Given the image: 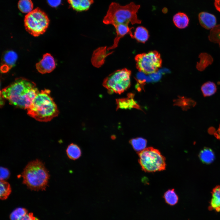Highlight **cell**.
<instances>
[{
  "label": "cell",
  "mask_w": 220,
  "mask_h": 220,
  "mask_svg": "<svg viewBox=\"0 0 220 220\" xmlns=\"http://www.w3.org/2000/svg\"><path fill=\"white\" fill-rule=\"evenodd\" d=\"M27 110L28 115L40 122L49 121L59 113L50 91L47 89L39 91Z\"/></svg>",
  "instance_id": "2"
},
{
  "label": "cell",
  "mask_w": 220,
  "mask_h": 220,
  "mask_svg": "<svg viewBox=\"0 0 220 220\" xmlns=\"http://www.w3.org/2000/svg\"><path fill=\"white\" fill-rule=\"evenodd\" d=\"M129 142L134 149L138 152L146 148L147 141L143 138H137L131 139Z\"/></svg>",
  "instance_id": "21"
},
{
  "label": "cell",
  "mask_w": 220,
  "mask_h": 220,
  "mask_svg": "<svg viewBox=\"0 0 220 220\" xmlns=\"http://www.w3.org/2000/svg\"><path fill=\"white\" fill-rule=\"evenodd\" d=\"M212 197L209 208L214 210L217 212L220 211V186H218L213 189L212 193Z\"/></svg>",
  "instance_id": "17"
},
{
  "label": "cell",
  "mask_w": 220,
  "mask_h": 220,
  "mask_svg": "<svg viewBox=\"0 0 220 220\" xmlns=\"http://www.w3.org/2000/svg\"><path fill=\"white\" fill-rule=\"evenodd\" d=\"M10 173L9 170L3 167H0V180H5L8 179L10 176Z\"/></svg>",
  "instance_id": "27"
},
{
  "label": "cell",
  "mask_w": 220,
  "mask_h": 220,
  "mask_svg": "<svg viewBox=\"0 0 220 220\" xmlns=\"http://www.w3.org/2000/svg\"><path fill=\"white\" fill-rule=\"evenodd\" d=\"M199 158L201 161L206 164H210L214 161L215 156L212 150L209 148H205L200 152Z\"/></svg>",
  "instance_id": "20"
},
{
  "label": "cell",
  "mask_w": 220,
  "mask_h": 220,
  "mask_svg": "<svg viewBox=\"0 0 220 220\" xmlns=\"http://www.w3.org/2000/svg\"><path fill=\"white\" fill-rule=\"evenodd\" d=\"M131 73L126 68L118 70L104 79L103 85L110 93L120 94L130 87Z\"/></svg>",
  "instance_id": "7"
},
{
  "label": "cell",
  "mask_w": 220,
  "mask_h": 220,
  "mask_svg": "<svg viewBox=\"0 0 220 220\" xmlns=\"http://www.w3.org/2000/svg\"><path fill=\"white\" fill-rule=\"evenodd\" d=\"M94 2V0H68L70 7L77 12L87 10Z\"/></svg>",
  "instance_id": "14"
},
{
  "label": "cell",
  "mask_w": 220,
  "mask_h": 220,
  "mask_svg": "<svg viewBox=\"0 0 220 220\" xmlns=\"http://www.w3.org/2000/svg\"><path fill=\"white\" fill-rule=\"evenodd\" d=\"M66 152L68 158L72 160L79 159L82 155V151L80 147L73 143H71L68 146Z\"/></svg>",
  "instance_id": "18"
},
{
  "label": "cell",
  "mask_w": 220,
  "mask_h": 220,
  "mask_svg": "<svg viewBox=\"0 0 220 220\" xmlns=\"http://www.w3.org/2000/svg\"><path fill=\"white\" fill-rule=\"evenodd\" d=\"M39 92L36 84L27 79H16L9 85L2 89V97L16 107L27 109Z\"/></svg>",
  "instance_id": "1"
},
{
  "label": "cell",
  "mask_w": 220,
  "mask_h": 220,
  "mask_svg": "<svg viewBox=\"0 0 220 220\" xmlns=\"http://www.w3.org/2000/svg\"><path fill=\"white\" fill-rule=\"evenodd\" d=\"M23 184L34 191L45 190L48 186L50 175L44 164L36 159L29 162L22 172Z\"/></svg>",
  "instance_id": "4"
},
{
  "label": "cell",
  "mask_w": 220,
  "mask_h": 220,
  "mask_svg": "<svg viewBox=\"0 0 220 220\" xmlns=\"http://www.w3.org/2000/svg\"><path fill=\"white\" fill-rule=\"evenodd\" d=\"M216 86L213 82H207L204 83L201 87V90L204 97L209 96L214 94L216 91Z\"/></svg>",
  "instance_id": "22"
},
{
  "label": "cell",
  "mask_w": 220,
  "mask_h": 220,
  "mask_svg": "<svg viewBox=\"0 0 220 220\" xmlns=\"http://www.w3.org/2000/svg\"><path fill=\"white\" fill-rule=\"evenodd\" d=\"M49 5L52 7H56L58 6L61 2V0H47Z\"/></svg>",
  "instance_id": "28"
},
{
  "label": "cell",
  "mask_w": 220,
  "mask_h": 220,
  "mask_svg": "<svg viewBox=\"0 0 220 220\" xmlns=\"http://www.w3.org/2000/svg\"><path fill=\"white\" fill-rule=\"evenodd\" d=\"M135 60L137 68L146 74L156 73L162 66L160 55L156 51L137 54L135 57Z\"/></svg>",
  "instance_id": "8"
},
{
  "label": "cell",
  "mask_w": 220,
  "mask_h": 220,
  "mask_svg": "<svg viewBox=\"0 0 220 220\" xmlns=\"http://www.w3.org/2000/svg\"><path fill=\"white\" fill-rule=\"evenodd\" d=\"M19 220H37L32 214H27Z\"/></svg>",
  "instance_id": "29"
},
{
  "label": "cell",
  "mask_w": 220,
  "mask_h": 220,
  "mask_svg": "<svg viewBox=\"0 0 220 220\" xmlns=\"http://www.w3.org/2000/svg\"><path fill=\"white\" fill-rule=\"evenodd\" d=\"M163 197L166 203L170 205L176 204L178 201V197L174 189H169L166 191Z\"/></svg>",
  "instance_id": "23"
},
{
  "label": "cell",
  "mask_w": 220,
  "mask_h": 220,
  "mask_svg": "<svg viewBox=\"0 0 220 220\" xmlns=\"http://www.w3.org/2000/svg\"><path fill=\"white\" fill-rule=\"evenodd\" d=\"M137 153L139 163L145 172H155L166 169L165 158L158 150L149 147Z\"/></svg>",
  "instance_id": "5"
},
{
  "label": "cell",
  "mask_w": 220,
  "mask_h": 220,
  "mask_svg": "<svg viewBox=\"0 0 220 220\" xmlns=\"http://www.w3.org/2000/svg\"><path fill=\"white\" fill-rule=\"evenodd\" d=\"M198 18L201 25L207 29L214 28L216 24V19L215 16L206 12L200 13L199 14Z\"/></svg>",
  "instance_id": "12"
},
{
  "label": "cell",
  "mask_w": 220,
  "mask_h": 220,
  "mask_svg": "<svg viewBox=\"0 0 220 220\" xmlns=\"http://www.w3.org/2000/svg\"><path fill=\"white\" fill-rule=\"evenodd\" d=\"M27 214L26 210L24 208L18 207L12 211L10 218L11 220H19Z\"/></svg>",
  "instance_id": "26"
},
{
  "label": "cell",
  "mask_w": 220,
  "mask_h": 220,
  "mask_svg": "<svg viewBox=\"0 0 220 220\" xmlns=\"http://www.w3.org/2000/svg\"><path fill=\"white\" fill-rule=\"evenodd\" d=\"M215 6L216 9L220 12V0H215Z\"/></svg>",
  "instance_id": "30"
},
{
  "label": "cell",
  "mask_w": 220,
  "mask_h": 220,
  "mask_svg": "<svg viewBox=\"0 0 220 220\" xmlns=\"http://www.w3.org/2000/svg\"><path fill=\"white\" fill-rule=\"evenodd\" d=\"M18 7L21 12L27 14L33 10V4L31 0H20Z\"/></svg>",
  "instance_id": "25"
},
{
  "label": "cell",
  "mask_w": 220,
  "mask_h": 220,
  "mask_svg": "<svg viewBox=\"0 0 220 220\" xmlns=\"http://www.w3.org/2000/svg\"><path fill=\"white\" fill-rule=\"evenodd\" d=\"M106 48H99L94 52L91 61L94 66L97 67L101 66L104 63L106 56L109 54L106 53Z\"/></svg>",
  "instance_id": "15"
},
{
  "label": "cell",
  "mask_w": 220,
  "mask_h": 220,
  "mask_svg": "<svg viewBox=\"0 0 220 220\" xmlns=\"http://www.w3.org/2000/svg\"><path fill=\"white\" fill-rule=\"evenodd\" d=\"M140 7L134 2L124 6L112 2L110 5L108 11L104 17L103 22L105 24L115 25L125 24H140L141 21L138 17L137 13Z\"/></svg>",
  "instance_id": "3"
},
{
  "label": "cell",
  "mask_w": 220,
  "mask_h": 220,
  "mask_svg": "<svg viewBox=\"0 0 220 220\" xmlns=\"http://www.w3.org/2000/svg\"><path fill=\"white\" fill-rule=\"evenodd\" d=\"M134 36V38L138 42L144 43L148 40L149 35L148 30L145 28L139 26L136 28Z\"/></svg>",
  "instance_id": "19"
},
{
  "label": "cell",
  "mask_w": 220,
  "mask_h": 220,
  "mask_svg": "<svg viewBox=\"0 0 220 220\" xmlns=\"http://www.w3.org/2000/svg\"><path fill=\"white\" fill-rule=\"evenodd\" d=\"M214 135L218 139L220 140V124L218 130L215 132Z\"/></svg>",
  "instance_id": "31"
},
{
  "label": "cell",
  "mask_w": 220,
  "mask_h": 220,
  "mask_svg": "<svg viewBox=\"0 0 220 220\" xmlns=\"http://www.w3.org/2000/svg\"><path fill=\"white\" fill-rule=\"evenodd\" d=\"M173 20L176 27L180 29H183L188 26L189 19L185 13L178 12L174 16Z\"/></svg>",
  "instance_id": "16"
},
{
  "label": "cell",
  "mask_w": 220,
  "mask_h": 220,
  "mask_svg": "<svg viewBox=\"0 0 220 220\" xmlns=\"http://www.w3.org/2000/svg\"><path fill=\"white\" fill-rule=\"evenodd\" d=\"M17 59V55L14 51L7 52L4 55L3 59L1 71L2 73L9 71L15 65Z\"/></svg>",
  "instance_id": "11"
},
{
  "label": "cell",
  "mask_w": 220,
  "mask_h": 220,
  "mask_svg": "<svg viewBox=\"0 0 220 220\" xmlns=\"http://www.w3.org/2000/svg\"><path fill=\"white\" fill-rule=\"evenodd\" d=\"M114 26L116 29V36L114 40L113 45L107 48L108 51L117 47L120 39L126 34H129L132 38H134V35L131 31L133 28H130L128 24H120L115 25Z\"/></svg>",
  "instance_id": "10"
},
{
  "label": "cell",
  "mask_w": 220,
  "mask_h": 220,
  "mask_svg": "<svg viewBox=\"0 0 220 220\" xmlns=\"http://www.w3.org/2000/svg\"><path fill=\"white\" fill-rule=\"evenodd\" d=\"M0 197L2 200L6 199L11 192V189L9 184L5 180H0Z\"/></svg>",
  "instance_id": "24"
},
{
  "label": "cell",
  "mask_w": 220,
  "mask_h": 220,
  "mask_svg": "<svg viewBox=\"0 0 220 220\" xmlns=\"http://www.w3.org/2000/svg\"><path fill=\"white\" fill-rule=\"evenodd\" d=\"M37 71L44 74L52 72L56 68L55 62L53 57L49 53L43 55L42 58L36 64Z\"/></svg>",
  "instance_id": "9"
},
{
  "label": "cell",
  "mask_w": 220,
  "mask_h": 220,
  "mask_svg": "<svg viewBox=\"0 0 220 220\" xmlns=\"http://www.w3.org/2000/svg\"><path fill=\"white\" fill-rule=\"evenodd\" d=\"M134 95L130 93L128 94L127 97L117 99L116 100L117 109H141L137 102L134 99Z\"/></svg>",
  "instance_id": "13"
},
{
  "label": "cell",
  "mask_w": 220,
  "mask_h": 220,
  "mask_svg": "<svg viewBox=\"0 0 220 220\" xmlns=\"http://www.w3.org/2000/svg\"><path fill=\"white\" fill-rule=\"evenodd\" d=\"M49 23L50 20L47 14L38 8L27 13L24 17V24L26 30L35 37L44 33Z\"/></svg>",
  "instance_id": "6"
}]
</instances>
